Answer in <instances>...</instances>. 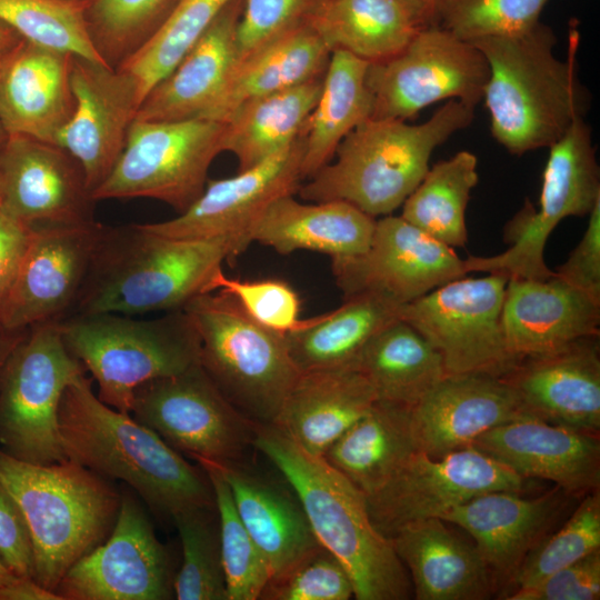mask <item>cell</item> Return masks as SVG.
<instances>
[{
  "instance_id": "1",
  "label": "cell",
  "mask_w": 600,
  "mask_h": 600,
  "mask_svg": "<svg viewBox=\"0 0 600 600\" xmlns=\"http://www.w3.org/2000/svg\"><path fill=\"white\" fill-rule=\"evenodd\" d=\"M59 430L67 459L124 482L162 518L172 521L190 509L216 508L206 471L130 413L102 402L86 372L62 394Z\"/></svg>"
},
{
  "instance_id": "2",
  "label": "cell",
  "mask_w": 600,
  "mask_h": 600,
  "mask_svg": "<svg viewBox=\"0 0 600 600\" xmlns=\"http://www.w3.org/2000/svg\"><path fill=\"white\" fill-rule=\"evenodd\" d=\"M247 248L234 238L179 239L152 233L141 223L106 226L70 316L181 310L210 292L222 263Z\"/></svg>"
},
{
  "instance_id": "3",
  "label": "cell",
  "mask_w": 600,
  "mask_h": 600,
  "mask_svg": "<svg viewBox=\"0 0 600 600\" xmlns=\"http://www.w3.org/2000/svg\"><path fill=\"white\" fill-rule=\"evenodd\" d=\"M472 43L489 66L482 100L491 133L510 153L551 147L588 111L590 93L578 72L577 32L564 60L554 54L552 29L540 21L516 36Z\"/></svg>"
},
{
  "instance_id": "4",
  "label": "cell",
  "mask_w": 600,
  "mask_h": 600,
  "mask_svg": "<svg viewBox=\"0 0 600 600\" xmlns=\"http://www.w3.org/2000/svg\"><path fill=\"white\" fill-rule=\"evenodd\" d=\"M253 448L298 497L320 546L344 567L358 600H404L412 593L389 538L372 523L366 494L323 457L309 453L272 424H257Z\"/></svg>"
},
{
  "instance_id": "5",
  "label": "cell",
  "mask_w": 600,
  "mask_h": 600,
  "mask_svg": "<svg viewBox=\"0 0 600 600\" xmlns=\"http://www.w3.org/2000/svg\"><path fill=\"white\" fill-rule=\"evenodd\" d=\"M474 107L448 100L424 122L370 118L348 133L332 160L301 183L309 202L346 201L378 219L421 182L432 152L473 120Z\"/></svg>"
},
{
  "instance_id": "6",
  "label": "cell",
  "mask_w": 600,
  "mask_h": 600,
  "mask_svg": "<svg viewBox=\"0 0 600 600\" xmlns=\"http://www.w3.org/2000/svg\"><path fill=\"white\" fill-rule=\"evenodd\" d=\"M0 483L27 523L33 580L53 592L67 571L108 538L120 508L121 492L109 479L69 459L37 464L0 448Z\"/></svg>"
},
{
  "instance_id": "7",
  "label": "cell",
  "mask_w": 600,
  "mask_h": 600,
  "mask_svg": "<svg viewBox=\"0 0 600 600\" xmlns=\"http://www.w3.org/2000/svg\"><path fill=\"white\" fill-rule=\"evenodd\" d=\"M59 324L67 349L97 382L98 398L126 413L139 386L200 363L199 338L182 309L152 319L73 314Z\"/></svg>"
},
{
  "instance_id": "8",
  "label": "cell",
  "mask_w": 600,
  "mask_h": 600,
  "mask_svg": "<svg viewBox=\"0 0 600 600\" xmlns=\"http://www.w3.org/2000/svg\"><path fill=\"white\" fill-rule=\"evenodd\" d=\"M182 310L200 342V364L223 396L258 424H273L300 376L284 334L249 317L228 293L191 299Z\"/></svg>"
},
{
  "instance_id": "9",
  "label": "cell",
  "mask_w": 600,
  "mask_h": 600,
  "mask_svg": "<svg viewBox=\"0 0 600 600\" xmlns=\"http://www.w3.org/2000/svg\"><path fill=\"white\" fill-rule=\"evenodd\" d=\"M84 372L67 349L59 322L28 329L0 371V448L30 463L66 460L59 407L66 388Z\"/></svg>"
},
{
  "instance_id": "10",
  "label": "cell",
  "mask_w": 600,
  "mask_h": 600,
  "mask_svg": "<svg viewBox=\"0 0 600 600\" xmlns=\"http://www.w3.org/2000/svg\"><path fill=\"white\" fill-rule=\"evenodd\" d=\"M600 200V169L591 128L576 120L551 147L542 173L538 208L527 201L506 228L510 247L490 257L466 259L468 272H500L508 277L548 279L544 247L556 227L568 217L590 213Z\"/></svg>"
},
{
  "instance_id": "11",
  "label": "cell",
  "mask_w": 600,
  "mask_h": 600,
  "mask_svg": "<svg viewBox=\"0 0 600 600\" xmlns=\"http://www.w3.org/2000/svg\"><path fill=\"white\" fill-rule=\"evenodd\" d=\"M223 122L204 118L134 120L93 200L148 198L183 212L201 196L211 163L223 152Z\"/></svg>"
},
{
  "instance_id": "12",
  "label": "cell",
  "mask_w": 600,
  "mask_h": 600,
  "mask_svg": "<svg viewBox=\"0 0 600 600\" xmlns=\"http://www.w3.org/2000/svg\"><path fill=\"white\" fill-rule=\"evenodd\" d=\"M509 277L458 278L399 307L398 317L441 356L447 374L504 377L518 363L501 324Z\"/></svg>"
},
{
  "instance_id": "13",
  "label": "cell",
  "mask_w": 600,
  "mask_h": 600,
  "mask_svg": "<svg viewBox=\"0 0 600 600\" xmlns=\"http://www.w3.org/2000/svg\"><path fill=\"white\" fill-rule=\"evenodd\" d=\"M488 78L486 57L472 42L429 24L394 56L369 63L372 118L406 121L443 100L476 107Z\"/></svg>"
},
{
  "instance_id": "14",
  "label": "cell",
  "mask_w": 600,
  "mask_h": 600,
  "mask_svg": "<svg viewBox=\"0 0 600 600\" xmlns=\"http://www.w3.org/2000/svg\"><path fill=\"white\" fill-rule=\"evenodd\" d=\"M130 414L196 461H243L258 424L223 396L200 363L139 386Z\"/></svg>"
},
{
  "instance_id": "15",
  "label": "cell",
  "mask_w": 600,
  "mask_h": 600,
  "mask_svg": "<svg viewBox=\"0 0 600 600\" xmlns=\"http://www.w3.org/2000/svg\"><path fill=\"white\" fill-rule=\"evenodd\" d=\"M526 480L474 447L441 458L417 451L366 500L372 523L389 538L407 523L440 518L478 496L523 492Z\"/></svg>"
},
{
  "instance_id": "16",
  "label": "cell",
  "mask_w": 600,
  "mask_h": 600,
  "mask_svg": "<svg viewBox=\"0 0 600 600\" xmlns=\"http://www.w3.org/2000/svg\"><path fill=\"white\" fill-rule=\"evenodd\" d=\"M173 579L146 510L123 491L111 533L67 571L54 592L61 600H168Z\"/></svg>"
},
{
  "instance_id": "17",
  "label": "cell",
  "mask_w": 600,
  "mask_h": 600,
  "mask_svg": "<svg viewBox=\"0 0 600 600\" xmlns=\"http://www.w3.org/2000/svg\"><path fill=\"white\" fill-rule=\"evenodd\" d=\"M104 228L96 220L33 226L14 282L0 307V326L24 331L69 317Z\"/></svg>"
},
{
  "instance_id": "18",
  "label": "cell",
  "mask_w": 600,
  "mask_h": 600,
  "mask_svg": "<svg viewBox=\"0 0 600 600\" xmlns=\"http://www.w3.org/2000/svg\"><path fill=\"white\" fill-rule=\"evenodd\" d=\"M331 268L344 298L372 293L399 307L469 273L453 248L391 214L377 219L364 253L331 259Z\"/></svg>"
},
{
  "instance_id": "19",
  "label": "cell",
  "mask_w": 600,
  "mask_h": 600,
  "mask_svg": "<svg viewBox=\"0 0 600 600\" xmlns=\"http://www.w3.org/2000/svg\"><path fill=\"white\" fill-rule=\"evenodd\" d=\"M303 151L301 134L252 168L208 180L201 196L177 217L141 226L170 238H234L249 247L250 231L264 210L278 198L294 194L302 183Z\"/></svg>"
},
{
  "instance_id": "20",
  "label": "cell",
  "mask_w": 600,
  "mask_h": 600,
  "mask_svg": "<svg viewBox=\"0 0 600 600\" xmlns=\"http://www.w3.org/2000/svg\"><path fill=\"white\" fill-rule=\"evenodd\" d=\"M81 164L63 148L23 136L0 147V210L28 226L94 220Z\"/></svg>"
},
{
  "instance_id": "21",
  "label": "cell",
  "mask_w": 600,
  "mask_h": 600,
  "mask_svg": "<svg viewBox=\"0 0 600 600\" xmlns=\"http://www.w3.org/2000/svg\"><path fill=\"white\" fill-rule=\"evenodd\" d=\"M73 113L54 144L81 164L92 192L109 177L142 102L137 80L127 71L73 56Z\"/></svg>"
},
{
  "instance_id": "22",
  "label": "cell",
  "mask_w": 600,
  "mask_h": 600,
  "mask_svg": "<svg viewBox=\"0 0 600 600\" xmlns=\"http://www.w3.org/2000/svg\"><path fill=\"white\" fill-rule=\"evenodd\" d=\"M472 447L521 477L553 482L571 497L600 487L598 434L524 414L480 436Z\"/></svg>"
},
{
  "instance_id": "23",
  "label": "cell",
  "mask_w": 600,
  "mask_h": 600,
  "mask_svg": "<svg viewBox=\"0 0 600 600\" xmlns=\"http://www.w3.org/2000/svg\"><path fill=\"white\" fill-rule=\"evenodd\" d=\"M526 414L576 430H600L599 336L524 358L502 377Z\"/></svg>"
},
{
  "instance_id": "24",
  "label": "cell",
  "mask_w": 600,
  "mask_h": 600,
  "mask_svg": "<svg viewBox=\"0 0 600 600\" xmlns=\"http://www.w3.org/2000/svg\"><path fill=\"white\" fill-rule=\"evenodd\" d=\"M521 493L488 492L440 517L474 539L496 588L503 583L504 590L526 557L549 534L571 497L557 486L536 498Z\"/></svg>"
},
{
  "instance_id": "25",
  "label": "cell",
  "mask_w": 600,
  "mask_h": 600,
  "mask_svg": "<svg viewBox=\"0 0 600 600\" xmlns=\"http://www.w3.org/2000/svg\"><path fill=\"white\" fill-rule=\"evenodd\" d=\"M524 414L502 377L446 374L411 408V422L419 451L441 458L472 447L487 431Z\"/></svg>"
},
{
  "instance_id": "26",
  "label": "cell",
  "mask_w": 600,
  "mask_h": 600,
  "mask_svg": "<svg viewBox=\"0 0 600 600\" xmlns=\"http://www.w3.org/2000/svg\"><path fill=\"white\" fill-rule=\"evenodd\" d=\"M507 348L519 362L600 334V301L559 279L509 277L501 312Z\"/></svg>"
},
{
  "instance_id": "27",
  "label": "cell",
  "mask_w": 600,
  "mask_h": 600,
  "mask_svg": "<svg viewBox=\"0 0 600 600\" xmlns=\"http://www.w3.org/2000/svg\"><path fill=\"white\" fill-rule=\"evenodd\" d=\"M73 56L21 39L0 57V120L8 136L56 142L76 106Z\"/></svg>"
},
{
  "instance_id": "28",
  "label": "cell",
  "mask_w": 600,
  "mask_h": 600,
  "mask_svg": "<svg viewBox=\"0 0 600 600\" xmlns=\"http://www.w3.org/2000/svg\"><path fill=\"white\" fill-rule=\"evenodd\" d=\"M243 0H232L177 66L144 97L136 120L206 118L238 60L237 29Z\"/></svg>"
},
{
  "instance_id": "29",
  "label": "cell",
  "mask_w": 600,
  "mask_h": 600,
  "mask_svg": "<svg viewBox=\"0 0 600 600\" xmlns=\"http://www.w3.org/2000/svg\"><path fill=\"white\" fill-rule=\"evenodd\" d=\"M210 462L228 482L237 511L270 567V580L322 548L289 484L287 490L243 461Z\"/></svg>"
},
{
  "instance_id": "30",
  "label": "cell",
  "mask_w": 600,
  "mask_h": 600,
  "mask_svg": "<svg viewBox=\"0 0 600 600\" xmlns=\"http://www.w3.org/2000/svg\"><path fill=\"white\" fill-rule=\"evenodd\" d=\"M378 400L356 366L301 372L273 422L311 454L322 457Z\"/></svg>"
},
{
  "instance_id": "31",
  "label": "cell",
  "mask_w": 600,
  "mask_h": 600,
  "mask_svg": "<svg viewBox=\"0 0 600 600\" xmlns=\"http://www.w3.org/2000/svg\"><path fill=\"white\" fill-rule=\"evenodd\" d=\"M411 574L417 600H484L496 586L476 546L446 521L429 518L400 527L389 537Z\"/></svg>"
},
{
  "instance_id": "32",
  "label": "cell",
  "mask_w": 600,
  "mask_h": 600,
  "mask_svg": "<svg viewBox=\"0 0 600 600\" xmlns=\"http://www.w3.org/2000/svg\"><path fill=\"white\" fill-rule=\"evenodd\" d=\"M377 219L346 201L301 202L293 194L274 200L250 231V241L286 256L316 251L331 259L364 253Z\"/></svg>"
},
{
  "instance_id": "33",
  "label": "cell",
  "mask_w": 600,
  "mask_h": 600,
  "mask_svg": "<svg viewBox=\"0 0 600 600\" xmlns=\"http://www.w3.org/2000/svg\"><path fill=\"white\" fill-rule=\"evenodd\" d=\"M429 24L411 0H324L310 22L331 51L369 63L394 56Z\"/></svg>"
},
{
  "instance_id": "34",
  "label": "cell",
  "mask_w": 600,
  "mask_h": 600,
  "mask_svg": "<svg viewBox=\"0 0 600 600\" xmlns=\"http://www.w3.org/2000/svg\"><path fill=\"white\" fill-rule=\"evenodd\" d=\"M331 52L310 24L270 41L237 61L204 119L222 122L250 100L323 77Z\"/></svg>"
},
{
  "instance_id": "35",
  "label": "cell",
  "mask_w": 600,
  "mask_h": 600,
  "mask_svg": "<svg viewBox=\"0 0 600 600\" xmlns=\"http://www.w3.org/2000/svg\"><path fill=\"white\" fill-rule=\"evenodd\" d=\"M417 451L411 408L377 400L322 457L367 497Z\"/></svg>"
},
{
  "instance_id": "36",
  "label": "cell",
  "mask_w": 600,
  "mask_h": 600,
  "mask_svg": "<svg viewBox=\"0 0 600 600\" xmlns=\"http://www.w3.org/2000/svg\"><path fill=\"white\" fill-rule=\"evenodd\" d=\"M369 62L343 50L331 52L318 101L302 136L303 181L329 163L343 138L373 114L367 83Z\"/></svg>"
},
{
  "instance_id": "37",
  "label": "cell",
  "mask_w": 600,
  "mask_h": 600,
  "mask_svg": "<svg viewBox=\"0 0 600 600\" xmlns=\"http://www.w3.org/2000/svg\"><path fill=\"white\" fill-rule=\"evenodd\" d=\"M398 310L399 306L372 293L347 297L337 309L284 334L290 356L300 372L356 366L370 339L399 319Z\"/></svg>"
},
{
  "instance_id": "38",
  "label": "cell",
  "mask_w": 600,
  "mask_h": 600,
  "mask_svg": "<svg viewBox=\"0 0 600 600\" xmlns=\"http://www.w3.org/2000/svg\"><path fill=\"white\" fill-rule=\"evenodd\" d=\"M322 81L323 77L250 100L222 121V149L236 157L238 171L254 167L302 134Z\"/></svg>"
},
{
  "instance_id": "39",
  "label": "cell",
  "mask_w": 600,
  "mask_h": 600,
  "mask_svg": "<svg viewBox=\"0 0 600 600\" xmlns=\"http://www.w3.org/2000/svg\"><path fill=\"white\" fill-rule=\"evenodd\" d=\"M356 366L373 387L378 400L410 408L447 374L439 352L401 319L370 339Z\"/></svg>"
},
{
  "instance_id": "40",
  "label": "cell",
  "mask_w": 600,
  "mask_h": 600,
  "mask_svg": "<svg viewBox=\"0 0 600 600\" xmlns=\"http://www.w3.org/2000/svg\"><path fill=\"white\" fill-rule=\"evenodd\" d=\"M478 159L467 150L428 169L404 200L401 217L436 240L456 249L468 241L466 210L477 186Z\"/></svg>"
},
{
  "instance_id": "41",
  "label": "cell",
  "mask_w": 600,
  "mask_h": 600,
  "mask_svg": "<svg viewBox=\"0 0 600 600\" xmlns=\"http://www.w3.org/2000/svg\"><path fill=\"white\" fill-rule=\"evenodd\" d=\"M232 0H178L154 34L117 69L138 82L142 101Z\"/></svg>"
},
{
  "instance_id": "42",
  "label": "cell",
  "mask_w": 600,
  "mask_h": 600,
  "mask_svg": "<svg viewBox=\"0 0 600 600\" xmlns=\"http://www.w3.org/2000/svg\"><path fill=\"white\" fill-rule=\"evenodd\" d=\"M196 462L213 490L228 599L259 600L271 579L270 567L243 524L222 473L208 460Z\"/></svg>"
},
{
  "instance_id": "43",
  "label": "cell",
  "mask_w": 600,
  "mask_h": 600,
  "mask_svg": "<svg viewBox=\"0 0 600 600\" xmlns=\"http://www.w3.org/2000/svg\"><path fill=\"white\" fill-rule=\"evenodd\" d=\"M88 2L0 0V21L29 42L106 64L89 33L86 17Z\"/></svg>"
},
{
  "instance_id": "44",
  "label": "cell",
  "mask_w": 600,
  "mask_h": 600,
  "mask_svg": "<svg viewBox=\"0 0 600 600\" xmlns=\"http://www.w3.org/2000/svg\"><path fill=\"white\" fill-rule=\"evenodd\" d=\"M216 513V508H196L172 519L182 550L173 579L178 600H229Z\"/></svg>"
},
{
  "instance_id": "45",
  "label": "cell",
  "mask_w": 600,
  "mask_h": 600,
  "mask_svg": "<svg viewBox=\"0 0 600 600\" xmlns=\"http://www.w3.org/2000/svg\"><path fill=\"white\" fill-rule=\"evenodd\" d=\"M178 0H89L91 41L107 66L117 69L160 28Z\"/></svg>"
},
{
  "instance_id": "46",
  "label": "cell",
  "mask_w": 600,
  "mask_h": 600,
  "mask_svg": "<svg viewBox=\"0 0 600 600\" xmlns=\"http://www.w3.org/2000/svg\"><path fill=\"white\" fill-rule=\"evenodd\" d=\"M600 549L599 489L583 496L562 527L547 534L526 557L510 582L511 590L534 584L552 572Z\"/></svg>"
},
{
  "instance_id": "47",
  "label": "cell",
  "mask_w": 600,
  "mask_h": 600,
  "mask_svg": "<svg viewBox=\"0 0 600 600\" xmlns=\"http://www.w3.org/2000/svg\"><path fill=\"white\" fill-rule=\"evenodd\" d=\"M548 0H440L431 24L474 42L522 33L539 22Z\"/></svg>"
},
{
  "instance_id": "48",
  "label": "cell",
  "mask_w": 600,
  "mask_h": 600,
  "mask_svg": "<svg viewBox=\"0 0 600 600\" xmlns=\"http://www.w3.org/2000/svg\"><path fill=\"white\" fill-rule=\"evenodd\" d=\"M213 291L228 293L254 321L281 334L300 330L310 321V318H300L301 300L282 280L233 279L221 269L211 282L210 292Z\"/></svg>"
},
{
  "instance_id": "49",
  "label": "cell",
  "mask_w": 600,
  "mask_h": 600,
  "mask_svg": "<svg viewBox=\"0 0 600 600\" xmlns=\"http://www.w3.org/2000/svg\"><path fill=\"white\" fill-rule=\"evenodd\" d=\"M353 584L341 562L321 548L266 586L263 600H348Z\"/></svg>"
},
{
  "instance_id": "50",
  "label": "cell",
  "mask_w": 600,
  "mask_h": 600,
  "mask_svg": "<svg viewBox=\"0 0 600 600\" xmlns=\"http://www.w3.org/2000/svg\"><path fill=\"white\" fill-rule=\"evenodd\" d=\"M323 1L243 0L237 29L238 60L294 29L310 24Z\"/></svg>"
},
{
  "instance_id": "51",
  "label": "cell",
  "mask_w": 600,
  "mask_h": 600,
  "mask_svg": "<svg viewBox=\"0 0 600 600\" xmlns=\"http://www.w3.org/2000/svg\"><path fill=\"white\" fill-rule=\"evenodd\" d=\"M507 600H598L600 549L563 567L539 582L511 590Z\"/></svg>"
},
{
  "instance_id": "52",
  "label": "cell",
  "mask_w": 600,
  "mask_h": 600,
  "mask_svg": "<svg viewBox=\"0 0 600 600\" xmlns=\"http://www.w3.org/2000/svg\"><path fill=\"white\" fill-rule=\"evenodd\" d=\"M586 231L556 276L600 301V200L588 214Z\"/></svg>"
},
{
  "instance_id": "53",
  "label": "cell",
  "mask_w": 600,
  "mask_h": 600,
  "mask_svg": "<svg viewBox=\"0 0 600 600\" xmlns=\"http://www.w3.org/2000/svg\"><path fill=\"white\" fill-rule=\"evenodd\" d=\"M0 559L17 577L33 579V550L27 523L18 503L1 483Z\"/></svg>"
},
{
  "instance_id": "54",
  "label": "cell",
  "mask_w": 600,
  "mask_h": 600,
  "mask_svg": "<svg viewBox=\"0 0 600 600\" xmlns=\"http://www.w3.org/2000/svg\"><path fill=\"white\" fill-rule=\"evenodd\" d=\"M33 227L0 210V307L10 291L28 248Z\"/></svg>"
},
{
  "instance_id": "55",
  "label": "cell",
  "mask_w": 600,
  "mask_h": 600,
  "mask_svg": "<svg viewBox=\"0 0 600 600\" xmlns=\"http://www.w3.org/2000/svg\"><path fill=\"white\" fill-rule=\"evenodd\" d=\"M0 600H61L53 591L30 578L0 586Z\"/></svg>"
},
{
  "instance_id": "56",
  "label": "cell",
  "mask_w": 600,
  "mask_h": 600,
  "mask_svg": "<svg viewBox=\"0 0 600 600\" xmlns=\"http://www.w3.org/2000/svg\"><path fill=\"white\" fill-rule=\"evenodd\" d=\"M26 332L27 330L10 331L0 326V371L9 353Z\"/></svg>"
},
{
  "instance_id": "57",
  "label": "cell",
  "mask_w": 600,
  "mask_h": 600,
  "mask_svg": "<svg viewBox=\"0 0 600 600\" xmlns=\"http://www.w3.org/2000/svg\"><path fill=\"white\" fill-rule=\"evenodd\" d=\"M21 39L14 30L0 21V57L13 48Z\"/></svg>"
},
{
  "instance_id": "58",
  "label": "cell",
  "mask_w": 600,
  "mask_h": 600,
  "mask_svg": "<svg viewBox=\"0 0 600 600\" xmlns=\"http://www.w3.org/2000/svg\"><path fill=\"white\" fill-rule=\"evenodd\" d=\"M20 579L12 571H10L7 566L0 559V586L8 584Z\"/></svg>"
},
{
  "instance_id": "59",
  "label": "cell",
  "mask_w": 600,
  "mask_h": 600,
  "mask_svg": "<svg viewBox=\"0 0 600 600\" xmlns=\"http://www.w3.org/2000/svg\"><path fill=\"white\" fill-rule=\"evenodd\" d=\"M416 4H418L431 19L434 12V9L437 4L440 2V0H411Z\"/></svg>"
},
{
  "instance_id": "60",
  "label": "cell",
  "mask_w": 600,
  "mask_h": 600,
  "mask_svg": "<svg viewBox=\"0 0 600 600\" xmlns=\"http://www.w3.org/2000/svg\"><path fill=\"white\" fill-rule=\"evenodd\" d=\"M8 138V134L1 123V120H0V147L3 144V142L6 141V139Z\"/></svg>"
}]
</instances>
